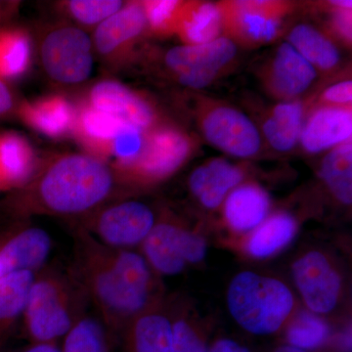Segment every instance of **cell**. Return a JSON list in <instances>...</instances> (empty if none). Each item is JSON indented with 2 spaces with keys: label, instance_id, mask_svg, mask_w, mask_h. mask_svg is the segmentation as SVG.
<instances>
[{
  "label": "cell",
  "instance_id": "33",
  "mask_svg": "<svg viewBox=\"0 0 352 352\" xmlns=\"http://www.w3.org/2000/svg\"><path fill=\"white\" fill-rule=\"evenodd\" d=\"M124 6L118 0H73L66 2L67 11L83 25H100Z\"/></svg>",
  "mask_w": 352,
  "mask_h": 352
},
{
  "label": "cell",
  "instance_id": "21",
  "mask_svg": "<svg viewBox=\"0 0 352 352\" xmlns=\"http://www.w3.org/2000/svg\"><path fill=\"white\" fill-rule=\"evenodd\" d=\"M270 208L268 194L256 184L236 187L226 199L224 214L234 230L244 232L258 227Z\"/></svg>",
  "mask_w": 352,
  "mask_h": 352
},
{
  "label": "cell",
  "instance_id": "27",
  "mask_svg": "<svg viewBox=\"0 0 352 352\" xmlns=\"http://www.w3.org/2000/svg\"><path fill=\"white\" fill-rule=\"evenodd\" d=\"M296 230L295 219L282 212L270 217L252 234L248 250L254 258L272 256L293 240Z\"/></svg>",
  "mask_w": 352,
  "mask_h": 352
},
{
  "label": "cell",
  "instance_id": "19",
  "mask_svg": "<svg viewBox=\"0 0 352 352\" xmlns=\"http://www.w3.org/2000/svg\"><path fill=\"white\" fill-rule=\"evenodd\" d=\"M184 231L173 224H157L143 241L146 261L162 274L176 275L185 267Z\"/></svg>",
  "mask_w": 352,
  "mask_h": 352
},
{
  "label": "cell",
  "instance_id": "31",
  "mask_svg": "<svg viewBox=\"0 0 352 352\" xmlns=\"http://www.w3.org/2000/svg\"><path fill=\"white\" fill-rule=\"evenodd\" d=\"M61 352H108L107 333L102 318H78L67 333Z\"/></svg>",
  "mask_w": 352,
  "mask_h": 352
},
{
  "label": "cell",
  "instance_id": "41",
  "mask_svg": "<svg viewBox=\"0 0 352 352\" xmlns=\"http://www.w3.org/2000/svg\"><path fill=\"white\" fill-rule=\"evenodd\" d=\"M24 352H61V351L51 344H38Z\"/></svg>",
  "mask_w": 352,
  "mask_h": 352
},
{
  "label": "cell",
  "instance_id": "5",
  "mask_svg": "<svg viewBox=\"0 0 352 352\" xmlns=\"http://www.w3.org/2000/svg\"><path fill=\"white\" fill-rule=\"evenodd\" d=\"M24 314L30 335L38 344L66 336L78 320L68 285L52 274L36 278Z\"/></svg>",
  "mask_w": 352,
  "mask_h": 352
},
{
  "label": "cell",
  "instance_id": "20",
  "mask_svg": "<svg viewBox=\"0 0 352 352\" xmlns=\"http://www.w3.org/2000/svg\"><path fill=\"white\" fill-rule=\"evenodd\" d=\"M223 32L219 4L210 2H183L176 21L175 32L187 45L212 43Z\"/></svg>",
  "mask_w": 352,
  "mask_h": 352
},
{
  "label": "cell",
  "instance_id": "35",
  "mask_svg": "<svg viewBox=\"0 0 352 352\" xmlns=\"http://www.w3.org/2000/svg\"><path fill=\"white\" fill-rule=\"evenodd\" d=\"M147 25L157 34L175 32L176 21L183 2L175 0H157L142 2Z\"/></svg>",
  "mask_w": 352,
  "mask_h": 352
},
{
  "label": "cell",
  "instance_id": "11",
  "mask_svg": "<svg viewBox=\"0 0 352 352\" xmlns=\"http://www.w3.org/2000/svg\"><path fill=\"white\" fill-rule=\"evenodd\" d=\"M293 275L303 300L312 311L327 314L335 308L340 293V277L329 259L310 252L294 263Z\"/></svg>",
  "mask_w": 352,
  "mask_h": 352
},
{
  "label": "cell",
  "instance_id": "6",
  "mask_svg": "<svg viewBox=\"0 0 352 352\" xmlns=\"http://www.w3.org/2000/svg\"><path fill=\"white\" fill-rule=\"evenodd\" d=\"M155 227V215L142 201L112 204L89 221L88 235L111 249L129 250L143 242Z\"/></svg>",
  "mask_w": 352,
  "mask_h": 352
},
{
  "label": "cell",
  "instance_id": "39",
  "mask_svg": "<svg viewBox=\"0 0 352 352\" xmlns=\"http://www.w3.org/2000/svg\"><path fill=\"white\" fill-rule=\"evenodd\" d=\"M13 107V95L6 83L0 78V117L12 111Z\"/></svg>",
  "mask_w": 352,
  "mask_h": 352
},
{
  "label": "cell",
  "instance_id": "30",
  "mask_svg": "<svg viewBox=\"0 0 352 352\" xmlns=\"http://www.w3.org/2000/svg\"><path fill=\"white\" fill-rule=\"evenodd\" d=\"M32 271H14L0 277V323H6L25 312L32 285Z\"/></svg>",
  "mask_w": 352,
  "mask_h": 352
},
{
  "label": "cell",
  "instance_id": "15",
  "mask_svg": "<svg viewBox=\"0 0 352 352\" xmlns=\"http://www.w3.org/2000/svg\"><path fill=\"white\" fill-rule=\"evenodd\" d=\"M316 69L289 43L278 48L271 65L268 85L275 96L292 99L303 94L316 78Z\"/></svg>",
  "mask_w": 352,
  "mask_h": 352
},
{
  "label": "cell",
  "instance_id": "37",
  "mask_svg": "<svg viewBox=\"0 0 352 352\" xmlns=\"http://www.w3.org/2000/svg\"><path fill=\"white\" fill-rule=\"evenodd\" d=\"M322 103L335 107H349L352 101V83L346 80L327 88L321 96Z\"/></svg>",
  "mask_w": 352,
  "mask_h": 352
},
{
  "label": "cell",
  "instance_id": "16",
  "mask_svg": "<svg viewBox=\"0 0 352 352\" xmlns=\"http://www.w3.org/2000/svg\"><path fill=\"white\" fill-rule=\"evenodd\" d=\"M52 241L50 234L38 227L16 234L0 250V277L14 271L34 272L50 256Z\"/></svg>",
  "mask_w": 352,
  "mask_h": 352
},
{
  "label": "cell",
  "instance_id": "1",
  "mask_svg": "<svg viewBox=\"0 0 352 352\" xmlns=\"http://www.w3.org/2000/svg\"><path fill=\"white\" fill-rule=\"evenodd\" d=\"M78 274L111 328H118L144 309L152 276L144 256L131 250L105 247L85 234L78 239Z\"/></svg>",
  "mask_w": 352,
  "mask_h": 352
},
{
  "label": "cell",
  "instance_id": "9",
  "mask_svg": "<svg viewBox=\"0 0 352 352\" xmlns=\"http://www.w3.org/2000/svg\"><path fill=\"white\" fill-rule=\"evenodd\" d=\"M191 140L173 127L154 129L145 135L138 157L122 170L140 179L159 180L175 173L188 157Z\"/></svg>",
  "mask_w": 352,
  "mask_h": 352
},
{
  "label": "cell",
  "instance_id": "42",
  "mask_svg": "<svg viewBox=\"0 0 352 352\" xmlns=\"http://www.w3.org/2000/svg\"><path fill=\"white\" fill-rule=\"evenodd\" d=\"M275 352H305L303 349H298L293 346H285L279 347Z\"/></svg>",
  "mask_w": 352,
  "mask_h": 352
},
{
  "label": "cell",
  "instance_id": "17",
  "mask_svg": "<svg viewBox=\"0 0 352 352\" xmlns=\"http://www.w3.org/2000/svg\"><path fill=\"white\" fill-rule=\"evenodd\" d=\"M242 179L239 168L224 160L215 159L192 173L189 186L204 207L217 208Z\"/></svg>",
  "mask_w": 352,
  "mask_h": 352
},
{
  "label": "cell",
  "instance_id": "26",
  "mask_svg": "<svg viewBox=\"0 0 352 352\" xmlns=\"http://www.w3.org/2000/svg\"><path fill=\"white\" fill-rule=\"evenodd\" d=\"M133 352H173V324L160 314L138 316L131 328Z\"/></svg>",
  "mask_w": 352,
  "mask_h": 352
},
{
  "label": "cell",
  "instance_id": "38",
  "mask_svg": "<svg viewBox=\"0 0 352 352\" xmlns=\"http://www.w3.org/2000/svg\"><path fill=\"white\" fill-rule=\"evenodd\" d=\"M333 6L332 27L333 32L346 43H351V9Z\"/></svg>",
  "mask_w": 352,
  "mask_h": 352
},
{
  "label": "cell",
  "instance_id": "10",
  "mask_svg": "<svg viewBox=\"0 0 352 352\" xmlns=\"http://www.w3.org/2000/svg\"><path fill=\"white\" fill-rule=\"evenodd\" d=\"M201 129L210 144L232 156H254L261 149V134L245 113L231 106L208 108L201 117Z\"/></svg>",
  "mask_w": 352,
  "mask_h": 352
},
{
  "label": "cell",
  "instance_id": "40",
  "mask_svg": "<svg viewBox=\"0 0 352 352\" xmlns=\"http://www.w3.org/2000/svg\"><path fill=\"white\" fill-rule=\"evenodd\" d=\"M210 352H250L249 349L231 340H219Z\"/></svg>",
  "mask_w": 352,
  "mask_h": 352
},
{
  "label": "cell",
  "instance_id": "23",
  "mask_svg": "<svg viewBox=\"0 0 352 352\" xmlns=\"http://www.w3.org/2000/svg\"><path fill=\"white\" fill-rule=\"evenodd\" d=\"M126 124L124 120L87 105L76 113L74 131L91 151L107 156L113 138Z\"/></svg>",
  "mask_w": 352,
  "mask_h": 352
},
{
  "label": "cell",
  "instance_id": "29",
  "mask_svg": "<svg viewBox=\"0 0 352 352\" xmlns=\"http://www.w3.org/2000/svg\"><path fill=\"white\" fill-rule=\"evenodd\" d=\"M32 41L20 29L0 31V78L24 75L32 61Z\"/></svg>",
  "mask_w": 352,
  "mask_h": 352
},
{
  "label": "cell",
  "instance_id": "24",
  "mask_svg": "<svg viewBox=\"0 0 352 352\" xmlns=\"http://www.w3.org/2000/svg\"><path fill=\"white\" fill-rule=\"evenodd\" d=\"M303 108L298 101L278 104L263 124V133L275 150L287 152L293 149L302 129Z\"/></svg>",
  "mask_w": 352,
  "mask_h": 352
},
{
  "label": "cell",
  "instance_id": "4",
  "mask_svg": "<svg viewBox=\"0 0 352 352\" xmlns=\"http://www.w3.org/2000/svg\"><path fill=\"white\" fill-rule=\"evenodd\" d=\"M39 53L46 75L60 85H80L94 74V41L80 28L62 25L50 30L43 36Z\"/></svg>",
  "mask_w": 352,
  "mask_h": 352
},
{
  "label": "cell",
  "instance_id": "25",
  "mask_svg": "<svg viewBox=\"0 0 352 352\" xmlns=\"http://www.w3.org/2000/svg\"><path fill=\"white\" fill-rule=\"evenodd\" d=\"M289 44L314 67L329 71L339 64V50L320 32L308 25H298L289 32Z\"/></svg>",
  "mask_w": 352,
  "mask_h": 352
},
{
  "label": "cell",
  "instance_id": "18",
  "mask_svg": "<svg viewBox=\"0 0 352 352\" xmlns=\"http://www.w3.org/2000/svg\"><path fill=\"white\" fill-rule=\"evenodd\" d=\"M20 113L25 124L48 138H64L75 129V109L67 99L57 95L25 104Z\"/></svg>",
  "mask_w": 352,
  "mask_h": 352
},
{
  "label": "cell",
  "instance_id": "28",
  "mask_svg": "<svg viewBox=\"0 0 352 352\" xmlns=\"http://www.w3.org/2000/svg\"><path fill=\"white\" fill-rule=\"evenodd\" d=\"M321 176L333 196L342 203L352 201V145L346 141L329 153L321 166Z\"/></svg>",
  "mask_w": 352,
  "mask_h": 352
},
{
  "label": "cell",
  "instance_id": "12",
  "mask_svg": "<svg viewBox=\"0 0 352 352\" xmlns=\"http://www.w3.org/2000/svg\"><path fill=\"white\" fill-rule=\"evenodd\" d=\"M88 105L145 131L152 126L155 113L133 90L115 80H101L90 90Z\"/></svg>",
  "mask_w": 352,
  "mask_h": 352
},
{
  "label": "cell",
  "instance_id": "3",
  "mask_svg": "<svg viewBox=\"0 0 352 352\" xmlns=\"http://www.w3.org/2000/svg\"><path fill=\"white\" fill-rule=\"evenodd\" d=\"M227 302L236 322L256 335L276 332L294 307L293 295L286 285L251 271L234 278L229 286Z\"/></svg>",
  "mask_w": 352,
  "mask_h": 352
},
{
  "label": "cell",
  "instance_id": "34",
  "mask_svg": "<svg viewBox=\"0 0 352 352\" xmlns=\"http://www.w3.org/2000/svg\"><path fill=\"white\" fill-rule=\"evenodd\" d=\"M143 131L131 124H126L113 138L109 155L117 159L120 168L129 166L140 154L145 141Z\"/></svg>",
  "mask_w": 352,
  "mask_h": 352
},
{
  "label": "cell",
  "instance_id": "22",
  "mask_svg": "<svg viewBox=\"0 0 352 352\" xmlns=\"http://www.w3.org/2000/svg\"><path fill=\"white\" fill-rule=\"evenodd\" d=\"M34 154L19 134H0V188L18 186L32 175Z\"/></svg>",
  "mask_w": 352,
  "mask_h": 352
},
{
  "label": "cell",
  "instance_id": "13",
  "mask_svg": "<svg viewBox=\"0 0 352 352\" xmlns=\"http://www.w3.org/2000/svg\"><path fill=\"white\" fill-rule=\"evenodd\" d=\"M147 20L142 2H133L97 25L94 38V50L99 55L112 59L126 50L144 31Z\"/></svg>",
  "mask_w": 352,
  "mask_h": 352
},
{
  "label": "cell",
  "instance_id": "7",
  "mask_svg": "<svg viewBox=\"0 0 352 352\" xmlns=\"http://www.w3.org/2000/svg\"><path fill=\"white\" fill-rule=\"evenodd\" d=\"M236 53L237 48L230 38H219L199 45L175 46L166 52L164 62L178 82L199 89L214 82Z\"/></svg>",
  "mask_w": 352,
  "mask_h": 352
},
{
  "label": "cell",
  "instance_id": "32",
  "mask_svg": "<svg viewBox=\"0 0 352 352\" xmlns=\"http://www.w3.org/2000/svg\"><path fill=\"white\" fill-rule=\"evenodd\" d=\"M289 344L298 349H314L320 346L329 337L325 321L309 312H300L288 329Z\"/></svg>",
  "mask_w": 352,
  "mask_h": 352
},
{
  "label": "cell",
  "instance_id": "2",
  "mask_svg": "<svg viewBox=\"0 0 352 352\" xmlns=\"http://www.w3.org/2000/svg\"><path fill=\"white\" fill-rule=\"evenodd\" d=\"M110 166L92 155L68 154L51 162L30 188L32 210L74 217L88 214L112 197Z\"/></svg>",
  "mask_w": 352,
  "mask_h": 352
},
{
  "label": "cell",
  "instance_id": "14",
  "mask_svg": "<svg viewBox=\"0 0 352 352\" xmlns=\"http://www.w3.org/2000/svg\"><path fill=\"white\" fill-rule=\"evenodd\" d=\"M351 109L323 105L311 113L300 139L307 152L319 153L351 140Z\"/></svg>",
  "mask_w": 352,
  "mask_h": 352
},
{
  "label": "cell",
  "instance_id": "36",
  "mask_svg": "<svg viewBox=\"0 0 352 352\" xmlns=\"http://www.w3.org/2000/svg\"><path fill=\"white\" fill-rule=\"evenodd\" d=\"M173 352H207L205 344L187 322L173 324Z\"/></svg>",
  "mask_w": 352,
  "mask_h": 352
},
{
  "label": "cell",
  "instance_id": "8",
  "mask_svg": "<svg viewBox=\"0 0 352 352\" xmlns=\"http://www.w3.org/2000/svg\"><path fill=\"white\" fill-rule=\"evenodd\" d=\"M223 31L240 43L258 45L276 38L289 6L280 1H228L219 4Z\"/></svg>",
  "mask_w": 352,
  "mask_h": 352
}]
</instances>
